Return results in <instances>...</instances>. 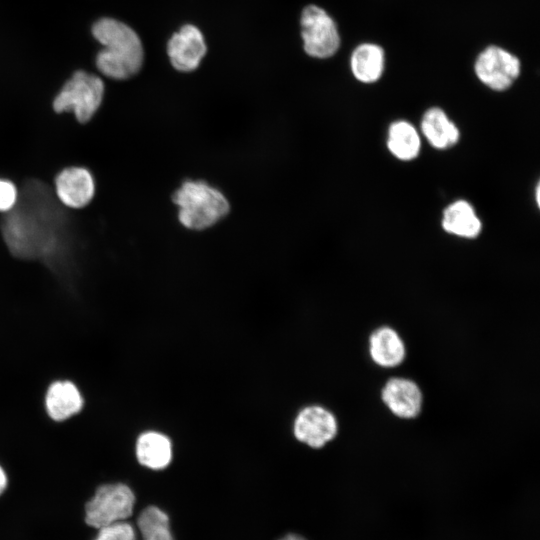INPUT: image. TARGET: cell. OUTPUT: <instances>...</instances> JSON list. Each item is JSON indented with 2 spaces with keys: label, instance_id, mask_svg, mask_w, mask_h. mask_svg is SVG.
<instances>
[{
  "label": "cell",
  "instance_id": "1",
  "mask_svg": "<svg viewBox=\"0 0 540 540\" xmlns=\"http://www.w3.org/2000/svg\"><path fill=\"white\" fill-rule=\"evenodd\" d=\"M55 195L37 181L27 183L16 206L1 223L10 253L23 260H52L60 248L62 211Z\"/></svg>",
  "mask_w": 540,
  "mask_h": 540
},
{
  "label": "cell",
  "instance_id": "2",
  "mask_svg": "<svg viewBox=\"0 0 540 540\" xmlns=\"http://www.w3.org/2000/svg\"><path fill=\"white\" fill-rule=\"evenodd\" d=\"M103 45L96 65L105 76L123 80L136 74L143 62V48L138 35L126 24L111 18L97 21L92 29Z\"/></svg>",
  "mask_w": 540,
  "mask_h": 540
},
{
  "label": "cell",
  "instance_id": "3",
  "mask_svg": "<svg viewBox=\"0 0 540 540\" xmlns=\"http://www.w3.org/2000/svg\"><path fill=\"white\" fill-rule=\"evenodd\" d=\"M180 223L191 230H204L217 224L229 213L226 196L201 180H187L174 192Z\"/></svg>",
  "mask_w": 540,
  "mask_h": 540
},
{
  "label": "cell",
  "instance_id": "4",
  "mask_svg": "<svg viewBox=\"0 0 540 540\" xmlns=\"http://www.w3.org/2000/svg\"><path fill=\"white\" fill-rule=\"evenodd\" d=\"M136 496L133 489L121 481L99 484L84 505V521L94 529L127 520L133 513Z\"/></svg>",
  "mask_w": 540,
  "mask_h": 540
},
{
  "label": "cell",
  "instance_id": "5",
  "mask_svg": "<svg viewBox=\"0 0 540 540\" xmlns=\"http://www.w3.org/2000/svg\"><path fill=\"white\" fill-rule=\"evenodd\" d=\"M104 97V83L96 75L77 71L63 85L53 100V110L72 113L80 124H86L97 113Z\"/></svg>",
  "mask_w": 540,
  "mask_h": 540
},
{
  "label": "cell",
  "instance_id": "6",
  "mask_svg": "<svg viewBox=\"0 0 540 540\" xmlns=\"http://www.w3.org/2000/svg\"><path fill=\"white\" fill-rule=\"evenodd\" d=\"M301 34L304 50L312 57L329 58L340 47V35L335 21L316 5H309L303 10Z\"/></svg>",
  "mask_w": 540,
  "mask_h": 540
},
{
  "label": "cell",
  "instance_id": "7",
  "mask_svg": "<svg viewBox=\"0 0 540 540\" xmlns=\"http://www.w3.org/2000/svg\"><path fill=\"white\" fill-rule=\"evenodd\" d=\"M474 71L479 81L493 91L509 89L521 72L519 58L506 49L490 45L476 58Z\"/></svg>",
  "mask_w": 540,
  "mask_h": 540
},
{
  "label": "cell",
  "instance_id": "8",
  "mask_svg": "<svg viewBox=\"0 0 540 540\" xmlns=\"http://www.w3.org/2000/svg\"><path fill=\"white\" fill-rule=\"evenodd\" d=\"M53 192L65 208L83 209L94 199L96 181L92 172L78 165L62 168L54 177Z\"/></svg>",
  "mask_w": 540,
  "mask_h": 540
},
{
  "label": "cell",
  "instance_id": "9",
  "mask_svg": "<svg viewBox=\"0 0 540 540\" xmlns=\"http://www.w3.org/2000/svg\"><path fill=\"white\" fill-rule=\"evenodd\" d=\"M338 433L334 414L319 405L304 407L293 422V435L297 441L313 449L323 448Z\"/></svg>",
  "mask_w": 540,
  "mask_h": 540
},
{
  "label": "cell",
  "instance_id": "10",
  "mask_svg": "<svg viewBox=\"0 0 540 540\" xmlns=\"http://www.w3.org/2000/svg\"><path fill=\"white\" fill-rule=\"evenodd\" d=\"M381 399L390 412L401 419H414L422 410V391L415 381L408 378L388 379L381 390Z\"/></svg>",
  "mask_w": 540,
  "mask_h": 540
},
{
  "label": "cell",
  "instance_id": "11",
  "mask_svg": "<svg viewBox=\"0 0 540 540\" xmlns=\"http://www.w3.org/2000/svg\"><path fill=\"white\" fill-rule=\"evenodd\" d=\"M167 53L171 64L178 71L195 70L206 53L201 31L193 25H184L170 38Z\"/></svg>",
  "mask_w": 540,
  "mask_h": 540
},
{
  "label": "cell",
  "instance_id": "12",
  "mask_svg": "<svg viewBox=\"0 0 540 540\" xmlns=\"http://www.w3.org/2000/svg\"><path fill=\"white\" fill-rule=\"evenodd\" d=\"M84 406V397L78 386L71 380L52 381L44 394V408L47 416L55 422L66 421L77 415Z\"/></svg>",
  "mask_w": 540,
  "mask_h": 540
},
{
  "label": "cell",
  "instance_id": "13",
  "mask_svg": "<svg viewBox=\"0 0 540 540\" xmlns=\"http://www.w3.org/2000/svg\"><path fill=\"white\" fill-rule=\"evenodd\" d=\"M133 448L138 464L153 471L167 468L173 459L171 439L159 431L146 430L139 433Z\"/></svg>",
  "mask_w": 540,
  "mask_h": 540
},
{
  "label": "cell",
  "instance_id": "14",
  "mask_svg": "<svg viewBox=\"0 0 540 540\" xmlns=\"http://www.w3.org/2000/svg\"><path fill=\"white\" fill-rule=\"evenodd\" d=\"M368 350L372 361L383 368H395L406 356L405 344L398 332L390 326L375 329L368 339Z\"/></svg>",
  "mask_w": 540,
  "mask_h": 540
},
{
  "label": "cell",
  "instance_id": "15",
  "mask_svg": "<svg viewBox=\"0 0 540 540\" xmlns=\"http://www.w3.org/2000/svg\"><path fill=\"white\" fill-rule=\"evenodd\" d=\"M420 127L422 135L437 150L452 148L460 139L458 126L439 107H431L425 111Z\"/></svg>",
  "mask_w": 540,
  "mask_h": 540
},
{
  "label": "cell",
  "instance_id": "16",
  "mask_svg": "<svg viewBox=\"0 0 540 540\" xmlns=\"http://www.w3.org/2000/svg\"><path fill=\"white\" fill-rule=\"evenodd\" d=\"M441 225L448 234L464 239H475L482 231V222L474 207L463 199L444 209Z\"/></svg>",
  "mask_w": 540,
  "mask_h": 540
},
{
  "label": "cell",
  "instance_id": "17",
  "mask_svg": "<svg viewBox=\"0 0 540 540\" xmlns=\"http://www.w3.org/2000/svg\"><path fill=\"white\" fill-rule=\"evenodd\" d=\"M385 67V52L375 43H362L352 52L350 68L356 80L364 84L377 82Z\"/></svg>",
  "mask_w": 540,
  "mask_h": 540
},
{
  "label": "cell",
  "instance_id": "18",
  "mask_svg": "<svg viewBox=\"0 0 540 540\" xmlns=\"http://www.w3.org/2000/svg\"><path fill=\"white\" fill-rule=\"evenodd\" d=\"M386 144L389 152L400 161H412L421 152L420 133L406 120H397L390 124Z\"/></svg>",
  "mask_w": 540,
  "mask_h": 540
},
{
  "label": "cell",
  "instance_id": "19",
  "mask_svg": "<svg viewBox=\"0 0 540 540\" xmlns=\"http://www.w3.org/2000/svg\"><path fill=\"white\" fill-rule=\"evenodd\" d=\"M96 530L93 540H137L135 527L126 520L114 522Z\"/></svg>",
  "mask_w": 540,
  "mask_h": 540
},
{
  "label": "cell",
  "instance_id": "20",
  "mask_svg": "<svg viewBox=\"0 0 540 540\" xmlns=\"http://www.w3.org/2000/svg\"><path fill=\"white\" fill-rule=\"evenodd\" d=\"M19 190L16 184L7 178L0 177V213L10 212L17 204Z\"/></svg>",
  "mask_w": 540,
  "mask_h": 540
},
{
  "label": "cell",
  "instance_id": "21",
  "mask_svg": "<svg viewBox=\"0 0 540 540\" xmlns=\"http://www.w3.org/2000/svg\"><path fill=\"white\" fill-rule=\"evenodd\" d=\"M142 540H175L170 525L141 534Z\"/></svg>",
  "mask_w": 540,
  "mask_h": 540
},
{
  "label": "cell",
  "instance_id": "22",
  "mask_svg": "<svg viewBox=\"0 0 540 540\" xmlns=\"http://www.w3.org/2000/svg\"><path fill=\"white\" fill-rule=\"evenodd\" d=\"M9 488V477L5 468L0 464V497L5 494Z\"/></svg>",
  "mask_w": 540,
  "mask_h": 540
},
{
  "label": "cell",
  "instance_id": "23",
  "mask_svg": "<svg viewBox=\"0 0 540 540\" xmlns=\"http://www.w3.org/2000/svg\"><path fill=\"white\" fill-rule=\"evenodd\" d=\"M279 540H306L305 538H303L302 536L300 535H296V534H288L282 538H280Z\"/></svg>",
  "mask_w": 540,
  "mask_h": 540
},
{
  "label": "cell",
  "instance_id": "24",
  "mask_svg": "<svg viewBox=\"0 0 540 540\" xmlns=\"http://www.w3.org/2000/svg\"><path fill=\"white\" fill-rule=\"evenodd\" d=\"M539 186L536 187V202L539 204Z\"/></svg>",
  "mask_w": 540,
  "mask_h": 540
}]
</instances>
